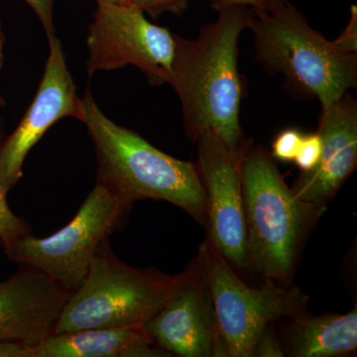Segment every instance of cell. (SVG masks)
I'll list each match as a JSON object with an SVG mask.
<instances>
[{"mask_svg":"<svg viewBox=\"0 0 357 357\" xmlns=\"http://www.w3.org/2000/svg\"><path fill=\"white\" fill-rule=\"evenodd\" d=\"M217 20L201 28L196 39L176 35L175 56L168 84L182 105L188 138L204 130L218 134L232 151L251 144L241 126L243 81L237 66L238 40L253 11L246 7L218 9Z\"/></svg>","mask_w":357,"mask_h":357,"instance_id":"6da1fadb","label":"cell"},{"mask_svg":"<svg viewBox=\"0 0 357 357\" xmlns=\"http://www.w3.org/2000/svg\"><path fill=\"white\" fill-rule=\"evenodd\" d=\"M89 137L95 145L96 184L133 204L165 201L206 227V192L196 164L164 153L139 134L109 119L86 89L84 98Z\"/></svg>","mask_w":357,"mask_h":357,"instance_id":"7a4b0ae2","label":"cell"},{"mask_svg":"<svg viewBox=\"0 0 357 357\" xmlns=\"http://www.w3.org/2000/svg\"><path fill=\"white\" fill-rule=\"evenodd\" d=\"M249 268L266 279L292 275L301 244L326 206L295 196L271 153L251 144L241 167Z\"/></svg>","mask_w":357,"mask_h":357,"instance_id":"3957f363","label":"cell"},{"mask_svg":"<svg viewBox=\"0 0 357 357\" xmlns=\"http://www.w3.org/2000/svg\"><path fill=\"white\" fill-rule=\"evenodd\" d=\"M248 28L256 60L268 74L283 75L291 91L317 98L321 109L356 88V54L340 50L312 29L288 0L269 13L253 11Z\"/></svg>","mask_w":357,"mask_h":357,"instance_id":"277c9868","label":"cell"},{"mask_svg":"<svg viewBox=\"0 0 357 357\" xmlns=\"http://www.w3.org/2000/svg\"><path fill=\"white\" fill-rule=\"evenodd\" d=\"M191 266L177 275L129 266L109 238L96 251L86 278L73 291L54 333L86 328L144 326L182 288Z\"/></svg>","mask_w":357,"mask_h":357,"instance_id":"5b68a950","label":"cell"},{"mask_svg":"<svg viewBox=\"0 0 357 357\" xmlns=\"http://www.w3.org/2000/svg\"><path fill=\"white\" fill-rule=\"evenodd\" d=\"M195 260L210 291L229 356H252L258 338L272 323L304 314L309 297L299 288L283 287L272 279L249 287L208 238Z\"/></svg>","mask_w":357,"mask_h":357,"instance_id":"8992f818","label":"cell"},{"mask_svg":"<svg viewBox=\"0 0 357 357\" xmlns=\"http://www.w3.org/2000/svg\"><path fill=\"white\" fill-rule=\"evenodd\" d=\"M131 206L96 184L63 229L43 238L26 234L4 253L10 261L37 268L73 292L86 278L100 244L123 225Z\"/></svg>","mask_w":357,"mask_h":357,"instance_id":"52a82bcc","label":"cell"},{"mask_svg":"<svg viewBox=\"0 0 357 357\" xmlns=\"http://www.w3.org/2000/svg\"><path fill=\"white\" fill-rule=\"evenodd\" d=\"M86 73L138 68L153 86L168 84L176 49V34L145 17L129 4L96 2L89 26Z\"/></svg>","mask_w":357,"mask_h":357,"instance_id":"ba28073f","label":"cell"},{"mask_svg":"<svg viewBox=\"0 0 357 357\" xmlns=\"http://www.w3.org/2000/svg\"><path fill=\"white\" fill-rule=\"evenodd\" d=\"M198 168L206 198L208 239L237 269H248V236L244 217L241 167L248 148L232 151L222 138L204 130L195 139Z\"/></svg>","mask_w":357,"mask_h":357,"instance_id":"9c48e42d","label":"cell"},{"mask_svg":"<svg viewBox=\"0 0 357 357\" xmlns=\"http://www.w3.org/2000/svg\"><path fill=\"white\" fill-rule=\"evenodd\" d=\"M48 41L50 51L36 96L15 130L0 143V184L7 192L22 178L30 150L54 124L65 117L83 123L86 119L63 45L56 35Z\"/></svg>","mask_w":357,"mask_h":357,"instance_id":"30bf717a","label":"cell"},{"mask_svg":"<svg viewBox=\"0 0 357 357\" xmlns=\"http://www.w3.org/2000/svg\"><path fill=\"white\" fill-rule=\"evenodd\" d=\"M191 275L144 325L153 344L171 356H229L210 291L196 260Z\"/></svg>","mask_w":357,"mask_h":357,"instance_id":"8fae6325","label":"cell"},{"mask_svg":"<svg viewBox=\"0 0 357 357\" xmlns=\"http://www.w3.org/2000/svg\"><path fill=\"white\" fill-rule=\"evenodd\" d=\"M70 294L41 270L20 264L0 282V342H20L31 351L53 335Z\"/></svg>","mask_w":357,"mask_h":357,"instance_id":"7c38bea8","label":"cell"},{"mask_svg":"<svg viewBox=\"0 0 357 357\" xmlns=\"http://www.w3.org/2000/svg\"><path fill=\"white\" fill-rule=\"evenodd\" d=\"M317 132L321 138L316 168L296 178L294 194L303 201L326 206L357 164V103L349 93L321 109Z\"/></svg>","mask_w":357,"mask_h":357,"instance_id":"4fadbf2b","label":"cell"},{"mask_svg":"<svg viewBox=\"0 0 357 357\" xmlns=\"http://www.w3.org/2000/svg\"><path fill=\"white\" fill-rule=\"evenodd\" d=\"M144 326L98 328L53 333L31 349V357H165Z\"/></svg>","mask_w":357,"mask_h":357,"instance_id":"5bb4252c","label":"cell"},{"mask_svg":"<svg viewBox=\"0 0 357 357\" xmlns=\"http://www.w3.org/2000/svg\"><path fill=\"white\" fill-rule=\"evenodd\" d=\"M288 347L296 357L347 356L357 349V311L292 319Z\"/></svg>","mask_w":357,"mask_h":357,"instance_id":"9a60e30c","label":"cell"},{"mask_svg":"<svg viewBox=\"0 0 357 357\" xmlns=\"http://www.w3.org/2000/svg\"><path fill=\"white\" fill-rule=\"evenodd\" d=\"M1 134V126H0V137ZM7 194L8 192L0 184V241H1V248L4 252H6L17 239L26 234H31L29 223L22 218L17 217L11 211L10 206L7 203Z\"/></svg>","mask_w":357,"mask_h":357,"instance_id":"2e32d148","label":"cell"},{"mask_svg":"<svg viewBox=\"0 0 357 357\" xmlns=\"http://www.w3.org/2000/svg\"><path fill=\"white\" fill-rule=\"evenodd\" d=\"M321 138L318 132L303 135L294 162L302 172H309L318 165L321 154Z\"/></svg>","mask_w":357,"mask_h":357,"instance_id":"e0dca14e","label":"cell"},{"mask_svg":"<svg viewBox=\"0 0 357 357\" xmlns=\"http://www.w3.org/2000/svg\"><path fill=\"white\" fill-rule=\"evenodd\" d=\"M303 134L297 129L288 128L278 134L272 143V156L283 162H292L299 150Z\"/></svg>","mask_w":357,"mask_h":357,"instance_id":"ac0fdd59","label":"cell"},{"mask_svg":"<svg viewBox=\"0 0 357 357\" xmlns=\"http://www.w3.org/2000/svg\"><path fill=\"white\" fill-rule=\"evenodd\" d=\"M188 2L189 0H128L129 6L140 9L152 17L167 13L180 15L187 8Z\"/></svg>","mask_w":357,"mask_h":357,"instance_id":"d6986e66","label":"cell"},{"mask_svg":"<svg viewBox=\"0 0 357 357\" xmlns=\"http://www.w3.org/2000/svg\"><path fill=\"white\" fill-rule=\"evenodd\" d=\"M287 0H211V6L215 10L223 7H246L253 11L269 13L280 7Z\"/></svg>","mask_w":357,"mask_h":357,"instance_id":"ffe728a7","label":"cell"},{"mask_svg":"<svg viewBox=\"0 0 357 357\" xmlns=\"http://www.w3.org/2000/svg\"><path fill=\"white\" fill-rule=\"evenodd\" d=\"M36 13L43 26L47 37L56 35L54 25V2L55 0H24Z\"/></svg>","mask_w":357,"mask_h":357,"instance_id":"44dd1931","label":"cell"},{"mask_svg":"<svg viewBox=\"0 0 357 357\" xmlns=\"http://www.w3.org/2000/svg\"><path fill=\"white\" fill-rule=\"evenodd\" d=\"M284 356L285 354L282 351L274 333L270 331V326H268L264 333L258 338L255 349H253L252 356L281 357Z\"/></svg>","mask_w":357,"mask_h":357,"instance_id":"7402d4cb","label":"cell"},{"mask_svg":"<svg viewBox=\"0 0 357 357\" xmlns=\"http://www.w3.org/2000/svg\"><path fill=\"white\" fill-rule=\"evenodd\" d=\"M351 20L345 27L342 34L337 40L333 41L337 48L349 53L356 54L357 49V8L356 6H351Z\"/></svg>","mask_w":357,"mask_h":357,"instance_id":"603a6c76","label":"cell"},{"mask_svg":"<svg viewBox=\"0 0 357 357\" xmlns=\"http://www.w3.org/2000/svg\"><path fill=\"white\" fill-rule=\"evenodd\" d=\"M0 357H31V351L20 342H0Z\"/></svg>","mask_w":357,"mask_h":357,"instance_id":"cb8c5ba5","label":"cell"},{"mask_svg":"<svg viewBox=\"0 0 357 357\" xmlns=\"http://www.w3.org/2000/svg\"><path fill=\"white\" fill-rule=\"evenodd\" d=\"M4 47H6V35H4L2 23L0 21V72H1L2 68H3L4 60H6Z\"/></svg>","mask_w":357,"mask_h":357,"instance_id":"d4e9b609","label":"cell"},{"mask_svg":"<svg viewBox=\"0 0 357 357\" xmlns=\"http://www.w3.org/2000/svg\"><path fill=\"white\" fill-rule=\"evenodd\" d=\"M96 2H109V3L128 4V0H96Z\"/></svg>","mask_w":357,"mask_h":357,"instance_id":"484cf974","label":"cell"},{"mask_svg":"<svg viewBox=\"0 0 357 357\" xmlns=\"http://www.w3.org/2000/svg\"><path fill=\"white\" fill-rule=\"evenodd\" d=\"M4 105H6V100L0 96V107H4Z\"/></svg>","mask_w":357,"mask_h":357,"instance_id":"4316f807","label":"cell"},{"mask_svg":"<svg viewBox=\"0 0 357 357\" xmlns=\"http://www.w3.org/2000/svg\"><path fill=\"white\" fill-rule=\"evenodd\" d=\"M0 248H1V241H0Z\"/></svg>","mask_w":357,"mask_h":357,"instance_id":"83f0119b","label":"cell"}]
</instances>
